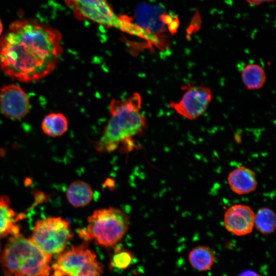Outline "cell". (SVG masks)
Segmentation results:
<instances>
[{"mask_svg":"<svg viewBox=\"0 0 276 276\" xmlns=\"http://www.w3.org/2000/svg\"><path fill=\"white\" fill-rule=\"evenodd\" d=\"M61 40L58 30L36 19L15 20L0 38V66L19 81L39 80L55 68Z\"/></svg>","mask_w":276,"mask_h":276,"instance_id":"6da1fadb","label":"cell"},{"mask_svg":"<svg viewBox=\"0 0 276 276\" xmlns=\"http://www.w3.org/2000/svg\"><path fill=\"white\" fill-rule=\"evenodd\" d=\"M141 103L137 93L128 99L111 101L110 118L97 145L99 151H113L120 144L143 131L146 124L140 111Z\"/></svg>","mask_w":276,"mask_h":276,"instance_id":"7a4b0ae2","label":"cell"},{"mask_svg":"<svg viewBox=\"0 0 276 276\" xmlns=\"http://www.w3.org/2000/svg\"><path fill=\"white\" fill-rule=\"evenodd\" d=\"M52 257L19 234L7 240L1 264L4 276H51Z\"/></svg>","mask_w":276,"mask_h":276,"instance_id":"3957f363","label":"cell"},{"mask_svg":"<svg viewBox=\"0 0 276 276\" xmlns=\"http://www.w3.org/2000/svg\"><path fill=\"white\" fill-rule=\"evenodd\" d=\"M75 17L87 19L100 25L114 28L145 39L153 44L155 37L140 27L130 17L115 13L107 0H64Z\"/></svg>","mask_w":276,"mask_h":276,"instance_id":"277c9868","label":"cell"},{"mask_svg":"<svg viewBox=\"0 0 276 276\" xmlns=\"http://www.w3.org/2000/svg\"><path fill=\"white\" fill-rule=\"evenodd\" d=\"M129 218L122 210L109 207L95 210L88 217L86 228L80 229V237L105 247L116 245L124 237Z\"/></svg>","mask_w":276,"mask_h":276,"instance_id":"5b68a950","label":"cell"},{"mask_svg":"<svg viewBox=\"0 0 276 276\" xmlns=\"http://www.w3.org/2000/svg\"><path fill=\"white\" fill-rule=\"evenodd\" d=\"M51 268V276H100L103 266L95 252L82 244L60 254Z\"/></svg>","mask_w":276,"mask_h":276,"instance_id":"8992f818","label":"cell"},{"mask_svg":"<svg viewBox=\"0 0 276 276\" xmlns=\"http://www.w3.org/2000/svg\"><path fill=\"white\" fill-rule=\"evenodd\" d=\"M73 237L66 219L50 217L36 221L30 240L43 252L52 257L61 254Z\"/></svg>","mask_w":276,"mask_h":276,"instance_id":"52a82bcc","label":"cell"},{"mask_svg":"<svg viewBox=\"0 0 276 276\" xmlns=\"http://www.w3.org/2000/svg\"><path fill=\"white\" fill-rule=\"evenodd\" d=\"M135 23L145 31L166 42L164 33L168 31L174 34L177 31L178 22L166 13L162 7L146 3L139 4L134 13Z\"/></svg>","mask_w":276,"mask_h":276,"instance_id":"ba28073f","label":"cell"},{"mask_svg":"<svg viewBox=\"0 0 276 276\" xmlns=\"http://www.w3.org/2000/svg\"><path fill=\"white\" fill-rule=\"evenodd\" d=\"M186 89L181 99L172 102L170 106L182 117L195 120L202 116L208 108L213 97L211 89L204 85H185Z\"/></svg>","mask_w":276,"mask_h":276,"instance_id":"9c48e42d","label":"cell"},{"mask_svg":"<svg viewBox=\"0 0 276 276\" xmlns=\"http://www.w3.org/2000/svg\"><path fill=\"white\" fill-rule=\"evenodd\" d=\"M0 108L5 117L13 120L20 119L29 111V100L20 86L4 85L0 89Z\"/></svg>","mask_w":276,"mask_h":276,"instance_id":"30bf717a","label":"cell"},{"mask_svg":"<svg viewBox=\"0 0 276 276\" xmlns=\"http://www.w3.org/2000/svg\"><path fill=\"white\" fill-rule=\"evenodd\" d=\"M255 214L252 209L248 205L234 204L224 213V227L228 232L236 236L249 234L254 228Z\"/></svg>","mask_w":276,"mask_h":276,"instance_id":"8fae6325","label":"cell"},{"mask_svg":"<svg viewBox=\"0 0 276 276\" xmlns=\"http://www.w3.org/2000/svg\"><path fill=\"white\" fill-rule=\"evenodd\" d=\"M227 181L231 190L238 195L249 194L257 188L255 172L244 166L233 170L228 175Z\"/></svg>","mask_w":276,"mask_h":276,"instance_id":"7c38bea8","label":"cell"},{"mask_svg":"<svg viewBox=\"0 0 276 276\" xmlns=\"http://www.w3.org/2000/svg\"><path fill=\"white\" fill-rule=\"evenodd\" d=\"M10 203L7 196H0V238L19 234L16 223L23 218L24 215L17 214L11 208Z\"/></svg>","mask_w":276,"mask_h":276,"instance_id":"4fadbf2b","label":"cell"},{"mask_svg":"<svg viewBox=\"0 0 276 276\" xmlns=\"http://www.w3.org/2000/svg\"><path fill=\"white\" fill-rule=\"evenodd\" d=\"M66 196L68 202L73 206L83 207L91 201L93 191L88 183L82 180H76L67 187Z\"/></svg>","mask_w":276,"mask_h":276,"instance_id":"5bb4252c","label":"cell"},{"mask_svg":"<svg viewBox=\"0 0 276 276\" xmlns=\"http://www.w3.org/2000/svg\"><path fill=\"white\" fill-rule=\"evenodd\" d=\"M188 259L193 268L199 271H206L212 267L216 257L214 251L210 247L198 245L191 250Z\"/></svg>","mask_w":276,"mask_h":276,"instance_id":"9a60e30c","label":"cell"},{"mask_svg":"<svg viewBox=\"0 0 276 276\" xmlns=\"http://www.w3.org/2000/svg\"><path fill=\"white\" fill-rule=\"evenodd\" d=\"M243 84L249 90L262 88L266 81V75L263 67L258 64H248L241 73Z\"/></svg>","mask_w":276,"mask_h":276,"instance_id":"2e32d148","label":"cell"},{"mask_svg":"<svg viewBox=\"0 0 276 276\" xmlns=\"http://www.w3.org/2000/svg\"><path fill=\"white\" fill-rule=\"evenodd\" d=\"M68 121L61 113H51L44 117L41 123L43 132L50 137H58L66 132Z\"/></svg>","mask_w":276,"mask_h":276,"instance_id":"e0dca14e","label":"cell"},{"mask_svg":"<svg viewBox=\"0 0 276 276\" xmlns=\"http://www.w3.org/2000/svg\"><path fill=\"white\" fill-rule=\"evenodd\" d=\"M254 227L263 235L274 232L276 227L275 213L266 207L259 209L255 214Z\"/></svg>","mask_w":276,"mask_h":276,"instance_id":"ac0fdd59","label":"cell"},{"mask_svg":"<svg viewBox=\"0 0 276 276\" xmlns=\"http://www.w3.org/2000/svg\"><path fill=\"white\" fill-rule=\"evenodd\" d=\"M133 258L131 251L121 247H117L111 258L109 267L119 270L125 269L132 263Z\"/></svg>","mask_w":276,"mask_h":276,"instance_id":"d6986e66","label":"cell"},{"mask_svg":"<svg viewBox=\"0 0 276 276\" xmlns=\"http://www.w3.org/2000/svg\"><path fill=\"white\" fill-rule=\"evenodd\" d=\"M238 276H260V275L256 271L249 269L241 272Z\"/></svg>","mask_w":276,"mask_h":276,"instance_id":"ffe728a7","label":"cell"},{"mask_svg":"<svg viewBox=\"0 0 276 276\" xmlns=\"http://www.w3.org/2000/svg\"><path fill=\"white\" fill-rule=\"evenodd\" d=\"M248 3L254 5H259L263 3L267 2H273L275 0H246Z\"/></svg>","mask_w":276,"mask_h":276,"instance_id":"44dd1931","label":"cell"},{"mask_svg":"<svg viewBox=\"0 0 276 276\" xmlns=\"http://www.w3.org/2000/svg\"><path fill=\"white\" fill-rule=\"evenodd\" d=\"M3 23L0 19V36L2 33V32H3Z\"/></svg>","mask_w":276,"mask_h":276,"instance_id":"7402d4cb","label":"cell"},{"mask_svg":"<svg viewBox=\"0 0 276 276\" xmlns=\"http://www.w3.org/2000/svg\"><path fill=\"white\" fill-rule=\"evenodd\" d=\"M1 244H0V251H1Z\"/></svg>","mask_w":276,"mask_h":276,"instance_id":"603a6c76","label":"cell"}]
</instances>
